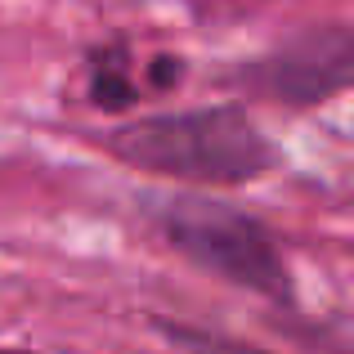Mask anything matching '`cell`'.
<instances>
[{
  "label": "cell",
  "mask_w": 354,
  "mask_h": 354,
  "mask_svg": "<svg viewBox=\"0 0 354 354\" xmlns=\"http://www.w3.org/2000/svg\"><path fill=\"white\" fill-rule=\"evenodd\" d=\"M99 144L130 171L202 189L251 184L278 166V148L269 144V135L234 104L139 117L104 130Z\"/></svg>",
  "instance_id": "cell-1"
},
{
  "label": "cell",
  "mask_w": 354,
  "mask_h": 354,
  "mask_svg": "<svg viewBox=\"0 0 354 354\" xmlns=\"http://www.w3.org/2000/svg\"><path fill=\"white\" fill-rule=\"evenodd\" d=\"M157 229L166 247L180 251L189 265L225 278L251 296H265L274 305L296 301L292 265L283 256V242L260 216L220 198L184 193L157 207Z\"/></svg>",
  "instance_id": "cell-2"
},
{
  "label": "cell",
  "mask_w": 354,
  "mask_h": 354,
  "mask_svg": "<svg viewBox=\"0 0 354 354\" xmlns=\"http://www.w3.org/2000/svg\"><path fill=\"white\" fill-rule=\"evenodd\" d=\"M354 77V41L346 27H314L274 54L242 68V86L274 104L314 108L350 86Z\"/></svg>",
  "instance_id": "cell-3"
},
{
  "label": "cell",
  "mask_w": 354,
  "mask_h": 354,
  "mask_svg": "<svg viewBox=\"0 0 354 354\" xmlns=\"http://www.w3.org/2000/svg\"><path fill=\"white\" fill-rule=\"evenodd\" d=\"M139 99V81L126 68V54L121 50H104L90 63V104L108 108V113H126Z\"/></svg>",
  "instance_id": "cell-4"
},
{
  "label": "cell",
  "mask_w": 354,
  "mask_h": 354,
  "mask_svg": "<svg viewBox=\"0 0 354 354\" xmlns=\"http://www.w3.org/2000/svg\"><path fill=\"white\" fill-rule=\"evenodd\" d=\"M162 332L184 354H269V350L251 346V341H238L229 332H211V328H193V323H162Z\"/></svg>",
  "instance_id": "cell-5"
},
{
  "label": "cell",
  "mask_w": 354,
  "mask_h": 354,
  "mask_svg": "<svg viewBox=\"0 0 354 354\" xmlns=\"http://www.w3.org/2000/svg\"><path fill=\"white\" fill-rule=\"evenodd\" d=\"M180 77H184V63H180V59H157L153 68H148V86H153V90L180 86Z\"/></svg>",
  "instance_id": "cell-6"
},
{
  "label": "cell",
  "mask_w": 354,
  "mask_h": 354,
  "mask_svg": "<svg viewBox=\"0 0 354 354\" xmlns=\"http://www.w3.org/2000/svg\"><path fill=\"white\" fill-rule=\"evenodd\" d=\"M0 354H36V350H23V346H0Z\"/></svg>",
  "instance_id": "cell-7"
}]
</instances>
